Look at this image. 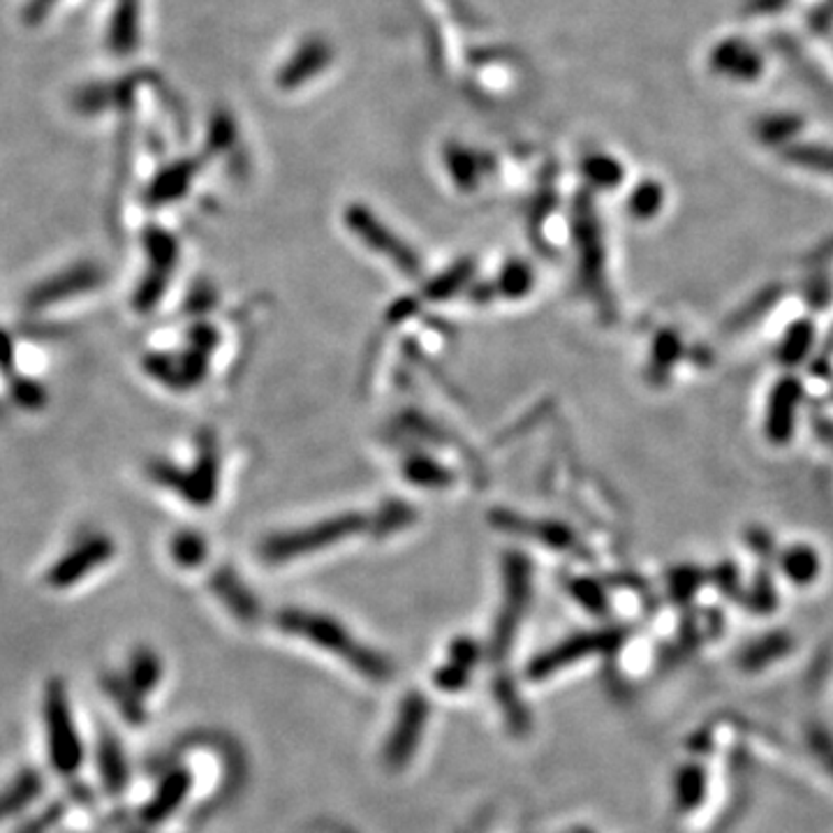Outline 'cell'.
I'll return each mask as SVG.
<instances>
[{
  "mask_svg": "<svg viewBox=\"0 0 833 833\" xmlns=\"http://www.w3.org/2000/svg\"><path fill=\"white\" fill-rule=\"evenodd\" d=\"M586 171H588V177L602 183H616L621 179V167L614 160L602 158V156L588 160Z\"/></svg>",
  "mask_w": 833,
  "mask_h": 833,
  "instance_id": "obj_11",
  "label": "cell"
},
{
  "mask_svg": "<svg viewBox=\"0 0 833 833\" xmlns=\"http://www.w3.org/2000/svg\"><path fill=\"white\" fill-rule=\"evenodd\" d=\"M801 126V120L797 116H788V114H780V116H769L762 120V126H759V135H762L767 141H782L792 137Z\"/></svg>",
  "mask_w": 833,
  "mask_h": 833,
  "instance_id": "obj_10",
  "label": "cell"
},
{
  "mask_svg": "<svg viewBox=\"0 0 833 833\" xmlns=\"http://www.w3.org/2000/svg\"><path fill=\"white\" fill-rule=\"evenodd\" d=\"M710 65L725 77L737 82H752L762 72V56L741 40H725L710 54Z\"/></svg>",
  "mask_w": 833,
  "mask_h": 833,
  "instance_id": "obj_4",
  "label": "cell"
},
{
  "mask_svg": "<svg viewBox=\"0 0 833 833\" xmlns=\"http://www.w3.org/2000/svg\"><path fill=\"white\" fill-rule=\"evenodd\" d=\"M281 625L287 632L302 634V636H306V640L325 646L327 651L338 653L342 660H348V663L363 676H369V678H387L389 676V667L380 655L359 646L346 630H342L338 623H334L329 619L297 614V611H294V614H285L281 619Z\"/></svg>",
  "mask_w": 833,
  "mask_h": 833,
  "instance_id": "obj_1",
  "label": "cell"
},
{
  "mask_svg": "<svg viewBox=\"0 0 833 833\" xmlns=\"http://www.w3.org/2000/svg\"><path fill=\"white\" fill-rule=\"evenodd\" d=\"M97 759H101V773L105 778V785L109 790L124 788L126 778H128V765H126V757H124V752H120L116 739L105 737L101 741V752H97Z\"/></svg>",
  "mask_w": 833,
  "mask_h": 833,
  "instance_id": "obj_8",
  "label": "cell"
},
{
  "mask_svg": "<svg viewBox=\"0 0 833 833\" xmlns=\"http://www.w3.org/2000/svg\"><path fill=\"white\" fill-rule=\"evenodd\" d=\"M38 792H40V776L23 773L3 794H0V820L17 813L19 808L27 805Z\"/></svg>",
  "mask_w": 833,
  "mask_h": 833,
  "instance_id": "obj_9",
  "label": "cell"
},
{
  "mask_svg": "<svg viewBox=\"0 0 833 833\" xmlns=\"http://www.w3.org/2000/svg\"><path fill=\"white\" fill-rule=\"evenodd\" d=\"M329 61V49L323 42H308L299 49V54H294V59L285 65L281 84L283 86H297L304 84L308 77H313V72L320 70Z\"/></svg>",
  "mask_w": 833,
  "mask_h": 833,
  "instance_id": "obj_6",
  "label": "cell"
},
{
  "mask_svg": "<svg viewBox=\"0 0 833 833\" xmlns=\"http://www.w3.org/2000/svg\"><path fill=\"white\" fill-rule=\"evenodd\" d=\"M634 202L642 211L651 213L660 204V188H655V183H644V188H640V192H636Z\"/></svg>",
  "mask_w": 833,
  "mask_h": 833,
  "instance_id": "obj_15",
  "label": "cell"
},
{
  "mask_svg": "<svg viewBox=\"0 0 833 833\" xmlns=\"http://www.w3.org/2000/svg\"><path fill=\"white\" fill-rule=\"evenodd\" d=\"M44 725H46V748L52 767L61 773H72L82 767V739L72 718L70 702L63 683L54 681L46 685L44 695Z\"/></svg>",
  "mask_w": 833,
  "mask_h": 833,
  "instance_id": "obj_2",
  "label": "cell"
},
{
  "mask_svg": "<svg viewBox=\"0 0 833 833\" xmlns=\"http://www.w3.org/2000/svg\"><path fill=\"white\" fill-rule=\"evenodd\" d=\"M468 672H471V669H465V667H461V665H456V663H450L447 667L440 669L437 676H435L437 688H440V690H447V693H456V690H461L463 685H465V681H468Z\"/></svg>",
  "mask_w": 833,
  "mask_h": 833,
  "instance_id": "obj_12",
  "label": "cell"
},
{
  "mask_svg": "<svg viewBox=\"0 0 833 833\" xmlns=\"http://www.w3.org/2000/svg\"><path fill=\"white\" fill-rule=\"evenodd\" d=\"M188 788H190L188 773H183V771L169 773L162 780V785L158 788L154 801L144 808V820L156 824V822H162L165 818H169L171 811H175V808L183 801Z\"/></svg>",
  "mask_w": 833,
  "mask_h": 833,
  "instance_id": "obj_5",
  "label": "cell"
},
{
  "mask_svg": "<svg viewBox=\"0 0 833 833\" xmlns=\"http://www.w3.org/2000/svg\"><path fill=\"white\" fill-rule=\"evenodd\" d=\"M477 660V646L471 644V642H458L454 649H452V663L471 669L475 665Z\"/></svg>",
  "mask_w": 833,
  "mask_h": 833,
  "instance_id": "obj_14",
  "label": "cell"
},
{
  "mask_svg": "<svg viewBox=\"0 0 833 833\" xmlns=\"http://www.w3.org/2000/svg\"><path fill=\"white\" fill-rule=\"evenodd\" d=\"M426 716H429V706L420 695H410L403 702L399 723L394 727V734H391L387 752H384V759L391 769H401L403 765H408V759L412 757L416 744H420Z\"/></svg>",
  "mask_w": 833,
  "mask_h": 833,
  "instance_id": "obj_3",
  "label": "cell"
},
{
  "mask_svg": "<svg viewBox=\"0 0 833 833\" xmlns=\"http://www.w3.org/2000/svg\"><path fill=\"white\" fill-rule=\"evenodd\" d=\"M792 160L797 162H805V165H813L818 169H824V171H833V151H824V149H801V151H792L790 154Z\"/></svg>",
  "mask_w": 833,
  "mask_h": 833,
  "instance_id": "obj_13",
  "label": "cell"
},
{
  "mask_svg": "<svg viewBox=\"0 0 833 833\" xmlns=\"http://www.w3.org/2000/svg\"><path fill=\"white\" fill-rule=\"evenodd\" d=\"M162 676V665L156 653L151 651H139L130 660V669H128V688L135 695H146L154 693L156 685Z\"/></svg>",
  "mask_w": 833,
  "mask_h": 833,
  "instance_id": "obj_7",
  "label": "cell"
}]
</instances>
